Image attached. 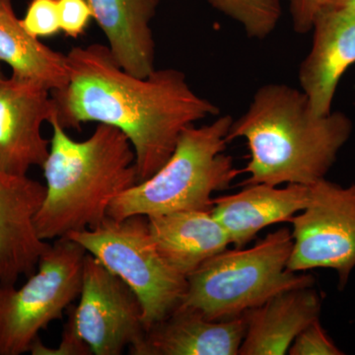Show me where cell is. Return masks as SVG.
Here are the masks:
<instances>
[{
	"label": "cell",
	"mask_w": 355,
	"mask_h": 355,
	"mask_svg": "<svg viewBox=\"0 0 355 355\" xmlns=\"http://www.w3.org/2000/svg\"><path fill=\"white\" fill-rule=\"evenodd\" d=\"M120 277L139 299L146 330L181 304L187 277L175 270L157 247L146 216L107 217L100 225L67 236Z\"/></svg>",
	"instance_id": "cell-7"
},
{
	"label": "cell",
	"mask_w": 355,
	"mask_h": 355,
	"mask_svg": "<svg viewBox=\"0 0 355 355\" xmlns=\"http://www.w3.org/2000/svg\"><path fill=\"white\" fill-rule=\"evenodd\" d=\"M67 58L69 83L51 91L55 116L65 130L98 123L121 130L135 149L139 182L164 165L184 128L219 114L180 70L133 76L101 44L74 46Z\"/></svg>",
	"instance_id": "cell-1"
},
{
	"label": "cell",
	"mask_w": 355,
	"mask_h": 355,
	"mask_svg": "<svg viewBox=\"0 0 355 355\" xmlns=\"http://www.w3.org/2000/svg\"><path fill=\"white\" fill-rule=\"evenodd\" d=\"M310 186L247 184L233 195L214 198L211 214L225 229L231 244L244 248L260 231L292 217L309 205Z\"/></svg>",
	"instance_id": "cell-13"
},
{
	"label": "cell",
	"mask_w": 355,
	"mask_h": 355,
	"mask_svg": "<svg viewBox=\"0 0 355 355\" xmlns=\"http://www.w3.org/2000/svg\"><path fill=\"white\" fill-rule=\"evenodd\" d=\"M210 6L237 21L252 39L268 38L282 17L280 0H207Z\"/></svg>",
	"instance_id": "cell-19"
},
{
	"label": "cell",
	"mask_w": 355,
	"mask_h": 355,
	"mask_svg": "<svg viewBox=\"0 0 355 355\" xmlns=\"http://www.w3.org/2000/svg\"><path fill=\"white\" fill-rule=\"evenodd\" d=\"M46 196L44 184L0 170V284L15 286L30 277L50 247L40 238L35 217Z\"/></svg>",
	"instance_id": "cell-11"
},
{
	"label": "cell",
	"mask_w": 355,
	"mask_h": 355,
	"mask_svg": "<svg viewBox=\"0 0 355 355\" xmlns=\"http://www.w3.org/2000/svg\"><path fill=\"white\" fill-rule=\"evenodd\" d=\"M313 43L299 67L298 79L315 114H330L336 88L355 64V11L320 9L313 21Z\"/></svg>",
	"instance_id": "cell-12"
},
{
	"label": "cell",
	"mask_w": 355,
	"mask_h": 355,
	"mask_svg": "<svg viewBox=\"0 0 355 355\" xmlns=\"http://www.w3.org/2000/svg\"><path fill=\"white\" fill-rule=\"evenodd\" d=\"M291 355H340L342 350L322 328L319 320L313 322L301 331L288 350Z\"/></svg>",
	"instance_id": "cell-21"
},
{
	"label": "cell",
	"mask_w": 355,
	"mask_h": 355,
	"mask_svg": "<svg viewBox=\"0 0 355 355\" xmlns=\"http://www.w3.org/2000/svg\"><path fill=\"white\" fill-rule=\"evenodd\" d=\"M352 132L342 112L319 116L302 90L270 83L254 93L249 108L229 128L228 142L247 140V184L312 186L324 179Z\"/></svg>",
	"instance_id": "cell-2"
},
{
	"label": "cell",
	"mask_w": 355,
	"mask_h": 355,
	"mask_svg": "<svg viewBox=\"0 0 355 355\" xmlns=\"http://www.w3.org/2000/svg\"><path fill=\"white\" fill-rule=\"evenodd\" d=\"M78 304L67 309L57 349L41 340L35 355H120L144 340L146 327L139 299L125 282L92 254L86 256Z\"/></svg>",
	"instance_id": "cell-6"
},
{
	"label": "cell",
	"mask_w": 355,
	"mask_h": 355,
	"mask_svg": "<svg viewBox=\"0 0 355 355\" xmlns=\"http://www.w3.org/2000/svg\"><path fill=\"white\" fill-rule=\"evenodd\" d=\"M244 316L212 321L195 311L177 308L147 329L133 355H239L246 333Z\"/></svg>",
	"instance_id": "cell-14"
},
{
	"label": "cell",
	"mask_w": 355,
	"mask_h": 355,
	"mask_svg": "<svg viewBox=\"0 0 355 355\" xmlns=\"http://www.w3.org/2000/svg\"><path fill=\"white\" fill-rule=\"evenodd\" d=\"M1 62H0V79L2 78V77H3V73H2V67H1Z\"/></svg>",
	"instance_id": "cell-25"
},
{
	"label": "cell",
	"mask_w": 355,
	"mask_h": 355,
	"mask_svg": "<svg viewBox=\"0 0 355 355\" xmlns=\"http://www.w3.org/2000/svg\"><path fill=\"white\" fill-rule=\"evenodd\" d=\"M233 118L224 114L209 125L184 128L164 165L153 176L121 193L108 216H155L184 210H211L212 195L226 190L241 171L225 154Z\"/></svg>",
	"instance_id": "cell-4"
},
{
	"label": "cell",
	"mask_w": 355,
	"mask_h": 355,
	"mask_svg": "<svg viewBox=\"0 0 355 355\" xmlns=\"http://www.w3.org/2000/svg\"><path fill=\"white\" fill-rule=\"evenodd\" d=\"M329 10L355 11V0H324L320 9Z\"/></svg>",
	"instance_id": "cell-24"
},
{
	"label": "cell",
	"mask_w": 355,
	"mask_h": 355,
	"mask_svg": "<svg viewBox=\"0 0 355 355\" xmlns=\"http://www.w3.org/2000/svg\"><path fill=\"white\" fill-rule=\"evenodd\" d=\"M321 299L313 286L280 292L248 311L239 355H286L306 327L319 320Z\"/></svg>",
	"instance_id": "cell-16"
},
{
	"label": "cell",
	"mask_w": 355,
	"mask_h": 355,
	"mask_svg": "<svg viewBox=\"0 0 355 355\" xmlns=\"http://www.w3.org/2000/svg\"><path fill=\"white\" fill-rule=\"evenodd\" d=\"M21 24L36 38L53 37L60 31L58 0H31Z\"/></svg>",
	"instance_id": "cell-20"
},
{
	"label": "cell",
	"mask_w": 355,
	"mask_h": 355,
	"mask_svg": "<svg viewBox=\"0 0 355 355\" xmlns=\"http://www.w3.org/2000/svg\"><path fill=\"white\" fill-rule=\"evenodd\" d=\"M292 247L291 229L282 227L253 247L224 250L187 277L186 293L178 308L212 321H227L280 292L314 286L312 275L287 270Z\"/></svg>",
	"instance_id": "cell-5"
},
{
	"label": "cell",
	"mask_w": 355,
	"mask_h": 355,
	"mask_svg": "<svg viewBox=\"0 0 355 355\" xmlns=\"http://www.w3.org/2000/svg\"><path fill=\"white\" fill-rule=\"evenodd\" d=\"M324 0H289L292 26L298 34H306L312 30L315 16L323 6Z\"/></svg>",
	"instance_id": "cell-23"
},
{
	"label": "cell",
	"mask_w": 355,
	"mask_h": 355,
	"mask_svg": "<svg viewBox=\"0 0 355 355\" xmlns=\"http://www.w3.org/2000/svg\"><path fill=\"white\" fill-rule=\"evenodd\" d=\"M48 123L53 133L42 166L46 196L35 217L46 242L100 225L114 198L139 183L135 149L119 128L98 123L87 139L77 141L55 113Z\"/></svg>",
	"instance_id": "cell-3"
},
{
	"label": "cell",
	"mask_w": 355,
	"mask_h": 355,
	"mask_svg": "<svg viewBox=\"0 0 355 355\" xmlns=\"http://www.w3.org/2000/svg\"><path fill=\"white\" fill-rule=\"evenodd\" d=\"M0 62L10 67L13 76L38 83L51 92L69 83L67 55L26 31L10 0H0Z\"/></svg>",
	"instance_id": "cell-18"
},
{
	"label": "cell",
	"mask_w": 355,
	"mask_h": 355,
	"mask_svg": "<svg viewBox=\"0 0 355 355\" xmlns=\"http://www.w3.org/2000/svg\"><path fill=\"white\" fill-rule=\"evenodd\" d=\"M147 219L159 253L186 277L231 245L211 210H184Z\"/></svg>",
	"instance_id": "cell-17"
},
{
	"label": "cell",
	"mask_w": 355,
	"mask_h": 355,
	"mask_svg": "<svg viewBox=\"0 0 355 355\" xmlns=\"http://www.w3.org/2000/svg\"><path fill=\"white\" fill-rule=\"evenodd\" d=\"M53 113L51 92L44 86L13 76L0 79V170L25 176L44 165L51 139L42 125Z\"/></svg>",
	"instance_id": "cell-10"
},
{
	"label": "cell",
	"mask_w": 355,
	"mask_h": 355,
	"mask_svg": "<svg viewBox=\"0 0 355 355\" xmlns=\"http://www.w3.org/2000/svg\"><path fill=\"white\" fill-rule=\"evenodd\" d=\"M87 252L64 237L50 244L19 288L0 284V355L31 352L41 331L78 298Z\"/></svg>",
	"instance_id": "cell-8"
},
{
	"label": "cell",
	"mask_w": 355,
	"mask_h": 355,
	"mask_svg": "<svg viewBox=\"0 0 355 355\" xmlns=\"http://www.w3.org/2000/svg\"><path fill=\"white\" fill-rule=\"evenodd\" d=\"M93 18L121 69L146 77L155 70L151 22L159 0H87Z\"/></svg>",
	"instance_id": "cell-15"
},
{
	"label": "cell",
	"mask_w": 355,
	"mask_h": 355,
	"mask_svg": "<svg viewBox=\"0 0 355 355\" xmlns=\"http://www.w3.org/2000/svg\"><path fill=\"white\" fill-rule=\"evenodd\" d=\"M60 31L70 38H78L85 33L92 11L87 0H58Z\"/></svg>",
	"instance_id": "cell-22"
},
{
	"label": "cell",
	"mask_w": 355,
	"mask_h": 355,
	"mask_svg": "<svg viewBox=\"0 0 355 355\" xmlns=\"http://www.w3.org/2000/svg\"><path fill=\"white\" fill-rule=\"evenodd\" d=\"M310 188L309 205L289 220L293 247L287 270L331 268L343 289L355 268V184L345 188L324 178Z\"/></svg>",
	"instance_id": "cell-9"
}]
</instances>
